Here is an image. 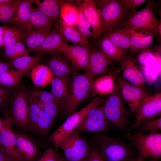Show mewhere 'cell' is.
Returning <instances> with one entry per match:
<instances>
[{"label":"cell","mask_w":161,"mask_h":161,"mask_svg":"<svg viewBox=\"0 0 161 161\" xmlns=\"http://www.w3.org/2000/svg\"><path fill=\"white\" fill-rule=\"evenodd\" d=\"M16 148L21 161H36L41 153L39 145L30 137L13 130Z\"/></svg>","instance_id":"obj_13"},{"label":"cell","mask_w":161,"mask_h":161,"mask_svg":"<svg viewBox=\"0 0 161 161\" xmlns=\"http://www.w3.org/2000/svg\"><path fill=\"white\" fill-rule=\"evenodd\" d=\"M125 103L120 90L115 83L113 91L108 95L102 106L106 118L117 129L124 127L129 118V112Z\"/></svg>","instance_id":"obj_5"},{"label":"cell","mask_w":161,"mask_h":161,"mask_svg":"<svg viewBox=\"0 0 161 161\" xmlns=\"http://www.w3.org/2000/svg\"><path fill=\"white\" fill-rule=\"evenodd\" d=\"M0 161H16L10 156L0 150Z\"/></svg>","instance_id":"obj_47"},{"label":"cell","mask_w":161,"mask_h":161,"mask_svg":"<svg viewBox=\"0 0 161 161\" xmlns=\"http://www.w3.org/2000/svg\"><path fill=\"white\" fill-rule=\"evenodd\" d=\"M94 1L101 12L103 33L116 29H122L130 13L120 0Z\"/></svg>","instance_id":"obj_3"},{"label":"cell","mask_w":161,"mask_h":161,"mask_svg":"<svg viewBox=\"0 0 161 161\" xmlns=\"http://www.w3.org/2000/svg\"><path fill=\"white\" fill-rule=\"evenodd\" d=\"M62 157L53 149L49 148L41 153L36 161H59Z\"/></svg>","instance_id":"obj_42"},{"label":"cell","mask_w":161,"mask_h":161,"mask_svg":"<svg viewBox=\"0 0 161 161\" xmlns=\"http://www.w3.org/2000/svg\"><path fill=\"white\" fill-rule=\"evenodd\" d=\"M123 4L128 9L130 14L136 11V9L146 0H120Z\"/></svg>","instance_id":"obj_44"},{"label":"cell","mask_w":161,"mask_h":161,"mask_svg":"<svg viewBox=\"0 0 161 161\" xmlns=\"http://www.w3.org/2000/svg\"><path fill=\"white\" fill-rule=\"evenodd\" d=\"M145 6L141 10L130 14L123 28L131 27L147 31L161 40V21L156 18L154 12V2L147 1Z\"/></svg>","instance_id":"obj_7"},{"label":"cell","mask_w":161,"mask_h":161,"mask_svg":"<svg viewBox=\"0 0 161 161\" xmlns=\"http://www.w3.org/2000/svg\"><path fill=\"white\" fill-rule=\"evenodd\" d=\"M125 55L130 50L131 31V28H118L103 33Z\"/></svg>","instance_id":"obj_26"},{"label":"cell","mask_w":161,"mask_h":161,"mask_svg":"<svg viewBox=\"0 0 161 161\" xmlns=\"http://www.w3.org/2000/svg\"><path fill=\"white\" fill-rule=\"evenodd\" d=\"M78 5L85 18L99 38L103 33L102 18L100 10L93 0H83Z\"/></svg>","instance_id":"obj_20"},{"label":"cell","mask_w":161,"mask_h":161,"mask_svg":"<svg viewBox=\"0 0 161 161\" xmlns=\"http://www.w3.org/2000/svg\"><path fill=\"white\" fill-rule=\"evenodd\" d=\"M47 64L55 76L73 78L77 73L70 61L60 51L50 54Z\"/></svg>","instance_id":"obj_18"},{"label":"cell","mask_w":161,"mask_h":161,"mask_svg":"<svg viewBox=\"0 0 161 161\" xmlns=\"http://www.w3.org/2000/svg\"><path fill=\"white\" fill-rule=\"evenodd\" d=\"M110 123L103 112L101 105L91 109L74 131L106 133L109 131Z\"/></svg>","instance_id":"obj_11"},{"label":"cell","mask_w":161,"mask_h":161,"mask_svg":"<svg viewBox=\"0 0 161 161\" xmlns=\"http://www.w3.org/2000/svg\"><path fill=\"white\" fill-rule=\"evenodd\" d=\"M34 0H17L14 5L15 16L11 23L22 28L26 32L31 30L28 19Z\"/></svg>","instance_id":"obj_21"},{"label":"cell","mask_w":161,"mask_h":161,"mask_svg":"<svg viewBox=\"0 0 161 161\" xmlns=\"http://www.w3.org/2000/svg\"><path fill=\"white\" fill-rule=\"evenodd\" d=\"M85 161H104L97 149L92 144L91 152Z\"/></svg>","instance_id":"obj_45"},{"label":"cell","mask_w":161,"mask_h":161,"mask_svg":"<svg viewBox=\"0 0 161 161\" xmlns=\"http://www.w3.org/2000/svg\"><path fill=\"white\" fill-rule=\"evenodd\" d=\"M53 77L51 71L47 65L39 64L31 71L32 83L39 88H44L50 84Z\"/></svg>","instance_id":"obj_27"},{"label":"cell","mask_w":161,"mask_h":161,"mask_svg":"<svg viewBox=\"0 0 161 161\" xmlns=\"http://www.w3.org/2000/svg\"><path fill=\"white\" fill-rule=\"evenodd\" d=\"M127 161H160V160L157 159H150L145 160H142L137 158L135 157L132 158L128 160Z\"/></svg>","instance_id":"obj_50"},{"label":"cell","mask_w":161,"mask_h":161,"mask_svg":"<svg viewBox=\"0 0 161 161\" xmlns=\"http://www.w3.org/2000/svg\"><path fill=\"white\" fill-rule=\"evenodd\" d=\"M3 27L4 34L2 48L4 49L24 39L26 34L23 28L16 26Z\"/></svg>","instance_id":"obj_31"},{"label":"cell","mask_w":161,"mask_h":161,"mask_svg":"<svg viewBox=\"0 0 161 161\" xmlns=\"http://www.w3.org/2000/svg\"><path fill=\"white\" fill-rule=\"evenodd\" d=\"M104 100L103 97H97L84 107L68 116L64 123L49 136V141L56 148H59L62 141L75 130L89 111L96 106L102 105Z\"/></svg>","instance_id":"obj_8"},{"label":"cell","mask_w":161,"mask_h":161,"mask_svg":"<svg viewBox=\"0 0 161 161\" xmlns=\"http://www.w3.org/2000/svg\"><path fill=\"white\" fill-rule=\"evenodd\" d=\"M119 70L116 69L113 71L102 76L92 81V92L101 95H108L113 90L115 78Z\"/></svg>","instance_id":"obj_25"},{"label":"cell","mask_w":161,"mask_h":161,"mask_svg":"<svg viewBox=\"0 0 161 161\" xmlns=\"http://www.w3.org/2000/svg\"><path fill=\"white\" fill-rule=\"evenodd\" d=\"M92 145L82 138L79 132L74 131L61 143L59 148L63 151L66 161H85Z\"/></svg>","instance_id":"obj_9"},{"label":"cell","mask_w":161,"mask_h":161,"mask_svg":"<svg viewBox=\"0 0 161 161\" xmlns=\"http://www.w3.org/2000/svg\"><path fill=\"white\" fill-rule=\"evenodd\" d=\"M28 73L24 71L12 69L0 75V85L13 88L19 85L22 77Z\"/></svg>","instance_id":"obj_36"},{"label":"cell","mask_w":161,"mask_h":161,"mask_svg":"<svg viewBox=\"0 0 161 161\" xmlns=\"http://www.w3.org/2000/svg\"><path fill=\"white\" fill-rule=\"evenodd\" d=\"M42 109L53 120L60 112V107L56 102L44 104Z\"/></svg>","instance_id":"obj_43"},{"label":"cell","mask_w":161,"mask_h":161,"mask_svg":"<svg viewBox=\"0 0 161 161\" xmlns=\"http://www.w3.org/2000/svg\"><path fill=\"white\" fill-rule=\"evenodd\" d=\"M9 114L8 109L2 118V127L0 133V150L16 161H21L16 150L15 136L11 128L12 122Z\"/></svg>","instance_id":"obj_16"},{"label":"cell","mask_w":161,"mask_h":161,"mask_svg":"<svg viewBox=\"0 0 161 161\" xmlns=\"http://www.w3.org/2000/svg\"><path fill=\"white\" fill-rule=\"evenodd\" d=\"M26 89L27 100L30 108V130L35 133L38 123L43 110L29 91Z\"/></svg>","instance_id":"obj_35"},{"label":"cell","mask_w":161,"mask_h":161,"mask_svg":"<svg viewBox=\"0 0 161 161\" xmlns=\"http://www.w3.org/2000/svg\"><path fill=\"white\" fill-rule=\"evenodd\" d=\"M124 137L130 140L138 151L137 157L142 160H160L161 157V133L159 132L128 133Z\"/></svg>","instance_id":"obj_4"},{"label":"cell","mask_w":161,"mask_h":161,"mask_svg":"<svg viewBox=\"0 0 161 161\" xmlns=\"http://www.w3.org/2000/svg\"><path fill=\"white\" fill-rule=\"evenodd\" d=\"M53 29L32 30L27 32L23 40L28 51L33 52L39 47Z\"/></svg>","instance_id":"obj_30"},{"label":"cell","mask_w":161,"mask_h":161,"mask_svg":"<svg viewBox=\"0 0 161 161\" xmlns=\"http://www.w3.org/2000/svg\"><path fill=\"white\" fill-rule=\"evenodd\" d=\"M16 1L15 0H0V4L14 5Z\"/></svg>","instance_id":"obj_48"},{"label":"cell","mask_w":161,"mask_h":161,"mask_svg":"<svg viewBox=\"0 0 161 161\" xmlns=\"http://www.w3.org/2000/svg\"><path fill=\"white\" fill-rule=\"evenodd\" d=\"M114 61L106 56L95 46L91 47L88 63L83 74L89 80L108 74L116 69L112 66Z\"/></svg>","instance_id":"obj_12"},{"label":"cell","mask_w":161,"mask_h":161,"mask_svg":"<svg viewBox=\"0 0 161 161\" xmlns=\"http://www.w3.org/2000/svg\"><path fill=\"white\" fill-rule=\"evenodd\" d=\"M92 81L83 74L75 75L66 98L60 107L62 117L67 118L76 112L79 106L88 98L92 92Z\"/></svg>","instance_id":"obj_2"},{"label":"cell","mask_w":161,"mask_h":161,"mask_svg":"<svg viewBox=\"0 0 161 161\" xmlns=\"http://www.w3.org/2000/svg\"><path fill=\"white\" fill-rule=\"evenodd\" d=\"M73 78L60 77L53 75L52 80L50 92L60 107L67 97Z\"/></svg>","instance_id":"obj_24"},{"label":"cell","mask_w":161,"mask_h":161,"mask_svg":"<svg viewBox=\"0 0 161 161\" xmlns=\"http://www.w3.org/2000/svg\"><path fill=\"white\" fill-rule=\"evenodd\" d=\"M55 23L48 18L37 7H32L28 19L30 30L34 29H53Z\"/></svg>","instance_id":"obj_29"},{"label":"cell","mask_w":161,"mask_h":161,"mask_svg":"<svg viewBox=\"0 0 161 161\" xmlns=\"http://www.w3.org/2000/svg\"><path fill=\"white\" fill-rule=\"evenodd\" d=\"M115 81L125 102L130 111L135 114L142 102L146 97L152 95L150 90L145 88H140L130 84L122 75H118Z\"/></svg>","instance_id":"obj_10"},{"label":"cell","mask_w":161,"mask_h":161,"mask_svg":"<svg viewBox=\"0 0 161 161\" xmlns=\"http://www.w3.org/2000/svg\"><path fill=\"white\" fill-rule=\"evenodd\" d=\"M27 89L37 101L42 109L44 105L46 103L52 102H57L50 92L33 87Z\"/></svg>","instance_id":"obj_40"},{"label":"cell","mask_w":161,"mask_h":161,"mask_svg":"<svg viewBox=\"0 0 161 161\" xmlns=\"http://www.w3.org/2000/svg\"><path fill=\"white\" fill-rule=\"evenodd\" d=\"M90 48L83 45H72L68 43L61 47L59 51L70 61L77 72L86 69L88 63Z\"/></svg>","instance_id":"obj_15"},{"label":"cell","mask_w":161,"mask_h":161,"mask_svg":"<svg viewBox=\"0 0 161 161\" xmlns=\"http://www.w3.org/2000/svg\"><path fill=\"white\" fill-rule=\"evenodd\" d=\"M135 122L129 129L135 128L146 119L161 116V93H157L146 97L141 103L136 113Z\"/></svg>","instance_id":"obj_14"},{"label":"cell","mask_w":161,"mask_h":161,"mask_svg":"<svg viewBox=\"0 0 161 161\" xmlns=\"http://www.w3.org/2000/svg\"><path fill=\"white\" fill-rule=\"evenodd\" d=\"M4 34L3 27L0 26V47H2L3 45V38Z\"/></svg>","instance_id":"obj_49"},{"label":"cell","mask_w":161,"mask_h":161,"mask_svg":"<svg viewBox=\"0 0 161 161\" xmlns=\"http://www.w3.org/2000/svg\"><path fill=\"white\" fill-rule=\"evenodd\" d=\"M55 27L67 41L74 44L83 45L89 47L94 46L82 34L76 26L68 25L59 18L57 20Z\"/></svg>","instance_id":"obj_22"},{"label":"cell","mask_w":161,"mask_h":161,"mask_svg":"<svg viewBox=\"0 0 161 161\" xmlns=\"http://www.w3.org/2000/svg\"><path fill=\"white\" fill-rule=\"evenodd\" d=\"M3 124V119L0 118V133L2 129Z\"/></svg>","instance_id":"obj_51"},{"label":"cell","mask_w":161,"mask_h":161,"mask_svg":"<svg viewBox=\"0 0 161 161\" xmlns=\"http://www.w3.org/2000/svg\"><path fill=\"white\" fill-rule=\"evenodd\" d=\"M131 31L130 51L132 55L150 52L154 47V36L149 32L137 28H130Z\"/></svg>","instance_id":"obj_19"},{"label":"cell","mask_w":161,"mask_h":161,"mask_svg":"<svg viewBox=\"0 0 161 161\" xmlns=\"http://www.w3.org/2000/svg\"><path fill=\"white\" fill-rule=\"evenodd\" d=\"M61 0H34V4L41 12L51 20L55 21L60 18Z\"/></svg>","instance_id":"obj_32"},{"label":"cell","mask_w":161,"mask_h":161,"mask_svg":"<svg viewBox=\"0 0 161 161\" xmlns=\"http://www.w3.org/2000/svg\"><path fill=\"white\" fill-rule=\"evenodd\" d=\"M12 88H8L0 85V112L4 113L8 108V105L10 102L13 94Z\"/></svg>","instance_id":"obj_41"},{"label":"cell","mask_w":161,"mask_h":161,"mask_svg":"<svg viewBox=\"0 0 161 161\" xmlns=\"http://www.w3.org/2000/svg\"><path fill=\"white\" fill-rule=\"evenodd\" d=\"M78 13L77 6L70 1L61 0L60 19L64 23L75 26Z\"/></svg>","instance_id":"obj_33"},{"label":"cell","mask_w":161,"mask_h":161,"mask_svg":"<svg viewBox=\"0 0 161 161\" xmlns=\"http://www.w3.org/2000/svg\"><path fill=\"white\" fill-rule=\"evenodd\" d=\"M4 50L3 56L10 61L29 55L28 50L21 42H18Z\"/></svg>","instance_id":"obj_38"},{"label":"cell","mask_w":161,"mask_h":161,"mask_svg":"<svg viewBox=\"0 0 161 161\" xmlns=\"http://www.w3.org/2000/svg\"><path fill=\"white\" fill-rule=\"evenodd\" d=\"M14 89L10 101L9 116L12 124L24 129L30 130V111L27 89L18 85Z\"/></svg>","instance_id":"obj_6"},{"label":"cell","mask_w":161,"mask_h":161,"mask_svg":"<svg viewBox=\"0 0 161 161\" xmlns=\"http://www.w3.org/2000/svg\"><path fill=\"white\" fill-rule=\"evenodd\" d=\"M44 54L38 53L34 56L22 57L10 61V63L16 69L28 73L42 60L44 57Z\"/></svg>","instance_id":"obj_34"},{"label":"cell","mask_w":161,"mask_h":161,"mask_svg":"<svg viewBox=\"0 0 161 161\" xmlns=\"http://www.w3.org/2000/svg\"><path fill=\"white\" fill-rule=\"evenodd\" d=\"M67 44L68 41L57 30L54 29L41 45L33 52L38 53L52 54L59 51L60 49Z\"/></svg>","instance_id":"obj_23"},{"label":"cell","mask_w":161,"mask_h":161,"mask_svg":"<svg viewBox=\"0 0 161 161\" xmlns=\"http://www.w3.org/2000/svg\"><path fill=\"white\" fill-rule=\"evenodd\" d=\"M139 133L159 132L161 130V116L153 117L145 120L136 127Z\"/></svg>","instance_id":"obj_39"},{"label":"cell","mask_w":161,"mask_h":161,"mask_svg":"<svg viewBox=\"0 0 161 161\" xmlns=\"http://www.w3.org/2000/svg\"><path fill=\"white\" fill-rule=\"evenodd\" d=\"M97 41L99 49L107 58L114 61L123 60V52L105 35L103 34Z\"/></svg>","instance_id":"obj_28"},{"label":"cell","mask_w":161,"mask_h":161,"mask_svg":"<svg viewBox=\"0 0 161 161\" xmlns=\"http://www.w3.org/2000/svg\"><path fill=\"white\" fill-rule=\"evenodd\" d=\"M136 60L130 53L125 54L120 61L122 76L128 82L135 86L145 88V81L142 72L137 65Z\"/></svg>","instance_id":"obj_17"},{"label":"cell","mask_w":161,"mask_h":161,"mask_svg":"<svg viewBox=\"0 0 161 161\" xmlns=\"http://www.w3.org/2000/svg\"><path fill=\"white\" fill-rule=\"evenodd\" d=\"M59 161H66L65 158L62 157Z\"/></svg>","instance_id":"obj_52"},{"label":"cell","mask_w":161,"mask_h":161,"mask_svg":"<svg viewBox=\"0 0 161 161\" xmlns=\"http://www.w3.org/2000/svg\"><path fill=\"white\" fill-rule=\"evenodd\" d=\"M93 145L104 161H127L134 157L131 148L119 138L104 133H95L92 135Z\"/></svg>","instance_id":"obj_1"},{"label":"cell","mask_w":161,"mask_h":161,"mask_svg":"<svg viewBox=\"0 0 161 161\" xmlns=\"http://www.w3.org/2000/svg\"><path fill=\"white\" fill-rule=\"evenodd\" d=\"M12 65L8 62L0 61V75L3 73L12 69Z\"/></svg>","instance_id":"obj_46"},{"label":"cell","mask_w":161,"mask_h":161,"mask_svg":"<svg viewBox=\"0 0 161 161\" xmlns=\"http://www.w3.org/2000/svg\"><path fill=\"white\" fill-rule=\"evenodd\" d=\"M79 13L75 26L85 38L90 42L98 38L93 27L85 18L80 7L78 5Z\"/></svg>","instance_id":"obj_37"}]
</instances>
